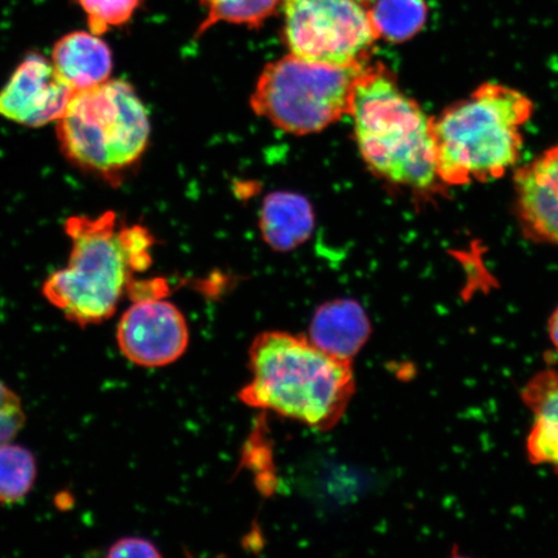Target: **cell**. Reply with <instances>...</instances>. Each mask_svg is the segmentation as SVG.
I'll use <instances>...</instances> for the list:
<instances>
[{
	"mask_svg": "<svg viewBox=\"0 0 558 558\" xmlns=\"http://www.w3.org/2000/svg\"><path fill=\"white\" fill-rule=\"evenodd\" d=\"M248 359L253 378L240 400L314 429H332L355 392L352 361L332 357L303 335H257Z\"/></svg>",
	"mask_w": 558,
	"mask_h": 558,
	"instance_id": "cell-1",
	"label": "cell"
},
{
	"mask_svg": "<svg viewBox=\"0 0 558 558\" xmlns=\"http://www.w3.org/2000/svg\"><path fill=\"white\" fill-rule=\"evenodd\" d=\"M65 230L72 241L68 265L46 279L41 294L70 323L100 325L113 317L132 275L149 267L151 236L137 226L120 229L111 211L73 216Z\"/></svg>",
	"mask_w": 558,
	"mask_h": 558,
	"instance_id": "cell-2",
	"label": "cell"
},
{
	"mask_svg": "<svg viewBox=\"0 0 558 558\" xmlns=\"http://www.w3.org/2000/svg\"><path fill=\"white\" fill-rule=\"evenodd\" d=\"M533 113L526 95L500 83L450 105L432 118L438 180L460 186L505 177L520 159L522 128Z\"/></svg>",
	"mask_w": 558,
	"mask_h": 558,
	"instance_id": "cell-3",
	"label": "cell"
},
{
	"mask_svg": "<svg viewBox=\"0 0 558 558\" xmlns=\"http://www.w3.org/2000/svg\"><path fill=\"white\" fill-rule=\"evenodd\" d=\"M349 114L361 156L376 174L418 191L439 181L432 118L380 66L360 76Z\"/></svg>",
	"mask_w": 558,
	"mask_h": 558,
	"instance_id": "cell-4",
	"label": "cell"
},
{
	"mask_svg": "<svg viewBox=\"0 0 558 558\" xmlns=\"http://www.w3.org/2000/svg\"><path fill=\"white\" fill-rule=\"evenodd\" d=\"M56 123L70 162L107 178L134 166L150 137L148 110L135 88L121 80L74 93Z\"/></svg>",
	"mask_w": 558,
	"mask_h": 558,
	"instance_id": "cell-5",
	"label": "cell"
},
{
	"mask_svg": "<svg viewBox=\"0 0 558 558\" xmlns=\"http://www.w3.org/2000/svg\"><path fill=\"white\" fill-rule=\"evenodd\" d=\"M366 62L333 66L286 56L265 66L251 105L290 134H316L349 114Z\"/></svg>",
	"mask_w": 558,
	"mask_h": 558,
	"instance_id": "cell-6",
	"label": "cell"
},
{
	"mask_svg": "<svg viewBox=\"0 0 558 558\" xmlns=\"http://www.w3.org/2000/svg\"><path fill=\"white\" fill-rule=\"evenodd\" d=\"M290 54L333 66L364 64L378 34L359 0H282Z\"/></svg>",
	"mask_w": 558,
	"mask_h": 558,
	"instance_id": "cell-7",
	"label": "cell"
},
{
	"mask_svg": "<svg viewBox=\"0 0 558 558\" xmlns=\"http://www.w3.org/2000/svg\"><path fill=\"white\" fill-rule=\"evenodd\" d=\"M117 343L132 364L165 367L185 353L190 329L177 305L163 299L136 300L122 314Z\"/></svg>",
	"mask_w": 558,
	"mask_h": 558,
	"instance_id": "cell-8",
	"label": "cell"
},
{
	"mask_svg": "<svg viewBox=\"0 0 558 558\" xmlns=\"http://www.w3.org/2000/svg\"><path fill=\"white\" fill-rule=\"evenodd\" d=\"M73 95L51 61L31 53L0 89V117L27 128H41L60 120Z\"/></svg>",
	"mask_w": 558,
	"mask_h": 558,
	"instance_id": "cell-9",
	"label": "cell"
},
{
	"mask_svg": "<svg viewBox=\"0 0 558 558\" xmlns=\"http://www.w3.org/2000/svg\"><path fill=\"white\" fill-rule=\"evenodd\" d=\"M523 228L534 239L558 246V144L515 174Z\"/></svg>",
	"mask_w": 558,
	"mask_h": 558,
	"instance_id": "cell-10",
	"label": "cell"
},
{
	"mask_svg": "<svg viewBox=\"0 0 558 558\" xmlns=\"http://www.w3.org/2000/svg\"><path fill=\"white\" fill-rule=\"evenodd\" d=\"M372 332V324L361 304L352 299H338L318 306L313 314L310 341L335 359L352 361Z\"/></svg>",
	"mask_w": 558,
	"mask_h": 558,
	"instance_id": "cell-11",
	"label": "cell"
},
{
	"mask_svg": "<svg viewBox=\"0 0 558 558\" xmlns=\"http://www.w3.org/2000/svg\"><path fill=\"white\" fill-rule=\"evenodd\" d=\"M56 73L78 90L94 88L110 80L113 54L107 44L90 32H73L56 41L51 58Z\"/></svg>",
	"mask_w": 558,
	"mask_h": 558,
	"instance_id": "cell-12",
	"label": "cell"
},
{
	"mask_svg": "<svg viewBox=\"0 0 558 558\" xmlns=\"http://www.w3.org/2000/svg\"><path fill=\"white\" fill-rule=\"evenodd\" d=\"M522 400L534 414L526 444L529 460L558 473V372L536 374L523 388Z\"/></svg>",
	"mask_w": 558,
	"mask_h": 558,
	"instance_id": "cell-13",
	"label": "cell"
},
{
	"mask_svg": "<svg viewBox=\"0 0 558 558\" xmlns=\"http://www.w3.org/2000/svg\"><path fill=\"white\" fill-rule=\"evenodd\" d=\"M314 226L308 201L294 193H274L265 199L260 228L270 247L288 251L310 239Z\"/></svg>",
	"mask_w": 558,
	"mask_h": 558,
	"instance_id": "cell-14",
	"label": "cell"
},
{
	"mask_svg": "<svg viewBox=\"0 0 558 558\" xmlns=\"http://www.w3.org/2000/svg\"><path fill=\"white\" fill-rule=\"evenodd\" d=\"M366 7L376 34L390 44L414 38L427 23L425 0H374Z\"/></svg>",
	"mask_w": 558,
	"mask_h": 558,
	"instance_id": "cell-15",
	"label": "cell"
},
{
	"mask_svg": "<svg viewBox=\"0 0 558 558\" xmlns=\"http://www.w3.org/2000/svg\"><path fill=\"white\" fill-rule=\"evenodd\" d=\"M37 474V459L29 449L12 442L0 445V505L24 500Z\"/></svg>",
	"mask_w": 558,
	"mask_h": 558,
	"instance_id": "cell-16",
	"label": "cell"
},
{
	"mask_svg": "<svg viewBox=\"0 0 558 558\" xmlns=\"http://www.w3.org/2000/svg\"><path fill=\"white\" fill-rule=\"evenodd\" d=\"M199 3L207 16L199 26L198 35L220 23L260 27L282 0H199Z\"/></svg>",
	"mask_w": 558,
	"mask_h": 558,
	"instance_id": "cell-17",
	"label": "cell"
},
{
	"mask_svg": "<svg viewBox=\"0 0 558 558\" xmlns=\"http://www.w3.org/2000/svg\"><path fill=\"white\" fill-rule=\"evenodd\" d=\"M85 11L89 32L101 35L122 26L135 15L142 0H78Z\"/></svg>",
	"mask_w": 558,
	"mask_h": 558,
	"instance_id": "cell-18",
	"label": "cell"
},
{
	"mask_svg": "<svg viewBox=\"0 0 558 558\" xmlns=\"http://www.w3.org/2000/svg\"><path fill=\"white\" fill-rule=\"evenodd\" d=\"M26 424L24 403L15 390L0 381V445L12 442Z\"/></svg>",
	"mask_w": 558,
	"mask_h": 558,
	"instance_id": "cell-19",
	"label": "cell"
},
{
	"mask_svg": "<svg viewBox=\"0 0 558 558\" xmlns=\"http://www.w3.org/2000/svg\"><path fill=\"white\" fill-rule=\"evenodd\" d=\"M107 557H151L159 558L160 555L158 548L148 539L138 538V536H128L111 544Z\"/></svg>",
	"mask_w": 558,
	"mask_h": 558,
	"instance_id": "cell-20",
	"label": "cell"
},
{
	"mask_svg": "<svg viewBox=\"0 0 558 558\" xmlns=\"http://www.w3.org/2000/svg\"><path fill=\"white\" fill-rule=\"evenodd\" d=\"M548 329L549 338L553 340L556 351L558 352V306L553 316L549 318Z\"/></svg>",
	"mask_w": 558,
	"mask_h": 558,
	"instance_id": "cell-21",
	"label": "cell"
}]
</instances>
